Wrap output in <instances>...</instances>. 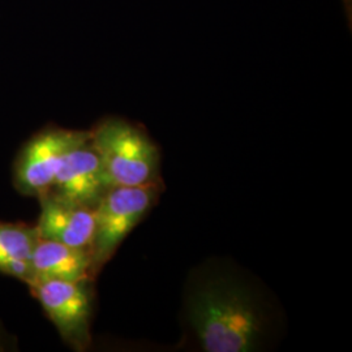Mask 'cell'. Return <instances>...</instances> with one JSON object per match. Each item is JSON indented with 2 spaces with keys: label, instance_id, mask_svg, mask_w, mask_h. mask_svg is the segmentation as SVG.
I'll return each mask as SVG.
<instances>
[{
  "label": "cell",
  "instance_id": "cell-9",
  "mask_svg": "<svg viewBox=\"0 0 352 352\" xmlns=\"http://www.w3.org/2000/svg\"><path fill=\"white\" fill-rule=\"evenodd\" d=\"M38 239L34 226L0 222V273L32 283L30 258Z\"/></svg>",
  "mask_w": 352,
  "mask_h": 352
},
{
  "label": "cell",
  "instance_id": "cell-3",
  "mask_svg": "<svg viewBox=\"0 0 352 352\" xmlns=\"http://www.w3.org/2000/svg\"><path fill=\"white\" fill-rule=\"evenodd\" d=\"M157 193L155 182L138 187H113L104 192L94 208L96 228L90 250L94 273L111 258L120 243L149 212Z\"/></svg>",
  "mask_w": 352,
  "mask_h": 352
},
{
  "label": "cell",
  "instance_id": "cell-8",
  "mask_svg": "<svg viewBox=\"0 0 352 352\" xmlns=\"http://www.w3.org/2000/svg\"><path fill=\"white\" fill-rule=\"evenodd\" d=\"M30 265L33 272L32 282L38 279L88 282L89 277L94 274L90 251L52 240L38 239Z\"/></svg>",
  "mask_w": 352,
  "mask_h": 352
},
{
  "label": "cell",
  "instance_id": "cell-4",
  "mask_svg": "<svg viewBox=\"0 0 352 352\" xmlns=\"http://www.w3.org/2000/svg\"><path fill=\"white\" fill-rule=\"evenodd\" d=\"M89 140L90 131L47 126L38 132L26 142L14 164L17 189L37 197L49 192L64 155Z\"/></svg>",
  "mask_w": 352,
  "mask_h": 352
},
{
  "label": "cell",
  "instance_id": "cell-6",
  "mask_svg": "<svg viewBox=\"0 0 352 352\" xmlns=\"http://www.w3.org/2000/svg\"><path fill=\"white\" fill-rule=\"evenodd\" d=\"M107 189L100 157L89 140L64 155L50 192L65 201L96 208Z\"/></svg>",
  "mask_w": 352,
  "mask_h": 352
},
{
  "label": "cell",
  "instance_id": "cell-1",
  "mask_svg": "<svg viewBox=\"0 0 352 352\" xmlns=\"http://www.w3.org/2000/svg\"><path fill=\"white\" fill-rule=\"evenodd\" d=\"M183 316L202 352L263 351L276 333L274 308L264 292L226 265H202L189 277Z\"/></svg>",
  "mask_w": 352,
  "mask_h": 352
},
{
  "label": "cell",
  "instance_id": "cell-7",
  "mask_svg": "<svg viewBox=\"0 0 352 352\" xmlns=\"http://www.w3.org/2000/svg\"><path fill=\"white\" fill-rule=\"evenodd\" d=\"M41 213L36 225L39 239L91 250L96 228L94 208L65 201L50 190L39 196Z\"/></svg>",
  "mask_w": 352,
  "mask_h": 352
},
{
  "label": "cell",
  "instance_id": "cell-10",
  "mask_svg": "<svg viewBox=\"0 0 352 352\" xmlns=\"http://www.w3.org/2000/svg\"><path fill=\"white\" fill-rule=\"evenodd\" d=\"M344 1H347V0H344ZM349 3H350V0H349Z\"/></svg>",
  "mask_w": 352,
  "mask_h": 352
},
{
  "label": "cell",
  "instance_id": "cell-2",
  "mask_svg": "<svg viewBox=\"0 0 352 352\" xmlns=\"http://www.w3.org/2000/svg\"><path fill=\"white\" fill-rule=\"evenodd\" d=\"M109 188L138 187L155 182L160 155L144 128L122 118H104L90 131Z\"/></svg>",
  "mask_w": 352,
  "mask_h": 352
},
{
  "label": "cell",
  "instance_id": "cell-5",
  "mask_svg": "<svg viewBox=\"0 0 352 352\" xmlns=\"http://www.w3.org/2000/svg\"><path fill=\"white\" fill-rule=\"evenodd\" d=\"M87 283L63 279H38L29 285L60 336L76 347H85L90 340L91 302Z\"/></svg>",
  "mask_w": 352,
  "mask_h": 352
}]
</instances>
